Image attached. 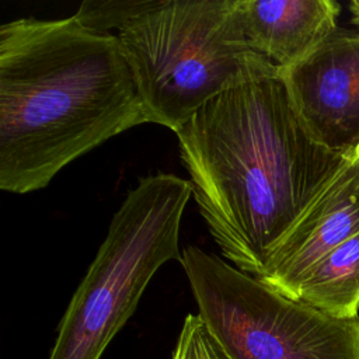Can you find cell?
I'll list each match as a JSON object with an SVG mask.
<instances>
[{
	"instance_id": "8992f818",
	"label": "cell",
	"mask_w": 359,
	"mask_h": 359,
	"mask_svg": "<svg viewBox=\"0 0 359 359\" xmlns=\"http://www.w3.org/2000/svg\"><path fill=\"white\" fill-rule=\"evenodd\" d=\"M279 76L313 139L352 161L359 150V32L337 28Z\"/></svg>"
},
{
	"instance_id": "9c48e42d",
	"label": "cell",
	"mask_w": 359,
	"mask_h": 359,
	"mask_svg": "<svg viewBox=\"0 0 359 359\" xmlns=\"http://www.w3.org/2000/svg\"><path fill=\"white\" fill-rule=\"evenodd\" d=\"M292 299L334 317H358L359 233L317 262L299 282Z\"/></svg>"
},
{
	"instance_id": "277c9868",
	"label": "cell",
	"mask_w": 359,
	"mask_h": 359,
	"mask_svg": "<svg viewBox=\"0 0 359 359\" xmlns=\"http://www.w3.org/2000/svg\"><path fill=\"white\" fill-rule=\"evenodd\" d=\"M188 180L157 172L139 180L114 213L57 330L48 359H100L135 313L154 273L180 261Z\"/></svg>"
},
{
	"instance_id": "6da1fadb",
	"label": "cell",
	"mask_w": 359,
	"mask_h": 359,
	"mask_svg": "<svg viewBox=\"0 0 359 359\" xmlns=\"http://www.w3.org/2000/svg\"><path fill=\"white\" fill-rule=\"evenodd\" d=\"M175 135L212 238L231 265L257 279L287 233L351 163L313 139L279 70L216 95Z\"/></svg>"
},
{
	"instance_id": "5b68a950",
	"label": "cell",
	"mask_w": 359,
	"mask_h": 359,
	"mask_svg": "<svg viewBox=\"0 0 359 359\" xmlns=\"http://www.w3.org/2000/svg\"><path fill=\"white\" fill-rule=\"evenodd\" d=\"M180 264L224 359H359V316L339 318L293 300L195 245Z\"/></svg>"
},
{
	"instance_id": "7c38bea8",
	"label": "cell",
	"mask_w": 359,
	"mask_h": 359,
	"mask_svg": "<svg viewBox=\"0 0 359 359\" xmlns=\"http://www.w3.org/2000/svg\"><path fill=\"white\" fill-rule=\"evenodd\" d=\"M349 10L352 14V22L359 27V0H352L349 3Z\"/></svg>"
},
{
	"instance_id": "52a82bcc",
	"label": "cell",
	"mask_w": 359,
	"mask_h": 359,
	"mask_svg": "<svg viewBox=\"0 0 359 359\" xmlns=\"http://www.w3.org/2000/svg\"><path fill=\"white\" fill-rule=\"evenodd\" d=\"M358 233L359 174L351 161L276 247L259 280L292 299L303 276Z\"/></svg>"
},
{
	"instance_id": "ba28073f",
	"label": "cell",
	"mask_w": 359,
	"mask_h": 359,
	"mask_svg": "<svg viewBox=\"0 0 359 359\" xmlns=\"http://www.w3.org/2000/svg\"><path fill=\"white\" fill-rule=\"evenodd\" d=\"M339 10L334 0H237L247 41L279 69L324 42L337 29Z\"/></svg>"
},
{
	"instance_id": "7a4b0ae2",
	"label": "cell",
	"mask_w": 359,
	"mask_h": 359,
	"mask_svg": "<svg viewBox=\"0 0 359 359\" xmlns=\"http://www.w3.org/2000/svg\"><path fill=\"white\" fill-rule=\"evenodd\" d=\"M149 123L116 34L72 15L0 27V189L28 194L108 139Z\"/></svg>"
},
{
	"instance_id": "30bf717a",
	"label": "cell",
	"mask_w": 359,
	"mask_h": 359,
	"mask_svg": "<svg viewBox=\"0 0 359 359\" xmlns=\"http://www.w3.org/2000/svg\"><path fill=\"white\" fill-rule=\"evenodd\" d=\"M151 0H105L83 1L74 17L90 31L98 34L116 32L136 14L143 11Z\"/></svg>"
},
{
	"instance_id": "3957f363",
	"label": "cell",
	"mask_w": 359,
	"mask_h": 359,
	"mask_svg": "<svg viewBox=\"0 0 359 359\" xmlns=\"http://www.w3.org/2000/svg\"><path fill=\"white\" fill-rule=\"evenodd\" d=\"M116 36L149 123L174 133L216 95L279 70L247 41L237 0H151Z\"/></svg>"
},
{
	"instance_id": "8fae6325",
	"label": "cell",
	"mask_w": 359,
	"mask_h": 359,
	"mask_svg": "<svg viewBox=\"0 0 359 359\" xmlns=\"http://www.w3.org/2000/svg\"><path fill=\"white\" fill-rule=\"evenodd\" d=\"M171 359H224L198 314H188L182 323Z\"/></svg>"
},
{
	"instance_id": "4fadbf2b",
	"label": "cell",
	"mask_w": 359,
	"mask_h": 359,
	"mask_svg": "<svg viewBox=\"0 0 359 359\" xmlns=\"http://www.w3.org/2000/svg\"><path fill=\"white\" fill-rule=\"evenodd\" d=\"M352 164H353L355 170H356V171H358V174H359V150H358V153H356L355 158L352 160Z\"/></svg>"
}]
</instances>
